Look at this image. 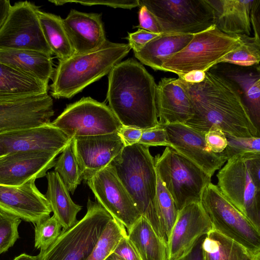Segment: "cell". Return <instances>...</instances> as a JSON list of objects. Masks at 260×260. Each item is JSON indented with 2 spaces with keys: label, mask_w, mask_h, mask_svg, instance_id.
<instances>
[{
  "label": "cell",
  "mask_w": 260,
  "mask_h": 260,
  "mask_svg": "<svg viewBox=\"0 0 260 260\" xmlns=\"http://www.w3.org/2000/svg\"><path fill=\"white\" fill-rule=\"evenodd\" d=\"M202 250L204 260H249L255 257L241 245L213 229L206 235Z\"/></svg>",
  "instance_id": "31"
},
{
  "label": "cell",
  "mask_w": 260,
  "mask_h": 260,
  "mask_svg": "<svg viewBox=\"0 0 260 260\" xmlns=\"http://www.w3.org/2000/svg\"><path fill=\"white\" fill-rule=\"evenodd\" d=\"M48 86L0 62V102L47 93Z\"/></svg>",
  "instance_id": "28"
},
{
  "label": "cell",
  "mask_w": 260,
  "mask_h": 260,
  "mask_svg": "<svg viewBox=\"0 0 260 260\" xmlns=\"http://www.w3.org/2000/svg\"><path fill=\"white\" fill-rule=\"evenodd\" d=\"M111 218L100 204L89 198L84 216L72 227L62 229L55 241L46 250L40 251L38 260H84Z\"/></svg>",
  "instance_id": "8"
},
{
  "label": "cell",
  "mask_w": 260,
  "mask_h": 260,
  "mask_svg": "<svg viewBox=\"0 0 260 260\" xmlns=\"http://www.w3.org/2000/svg\"><path fill=\"white\" fill-rule=\"evenodd\" d=\"M8 0H0V27L3 23L11 7Z\"/></svg>",
  "instance_id": "49"
},
{
  "label": "cell",
  "mask_w": 260,
  "mask_h": 260,
  "mask_svg": "<svg viewBox=\"0 0 260 260\" xmlns=\"http://www.w3.org/2000/svg\"><path fill=\"white\" fill-rule=\"evenodd\" d=\"M38 14L45 40L53 54L58 60L66 59L74 54V51L65 30L62 19L53 14L40 10Z\"/></svg>",
  "instance_id": "30"
},
{
  "label": "cell",
  "mask_w": 260,
  "mask_h": 260,
  "mask_svg": "<svg viewBox=\"0 0 260 260\" xmlns=\"http://www.w3.org/2000/svg\"><path fill=\"white\" fill-rule=\"evenodd\" d=\"M165 128L171 147L212 177L228 158L223 152H213L208 146L205 133L183 123L161 124Z\"/></svg>",
  "instance_id": "14"
},
{
  "label": "cell",
  "mask_w": 260,
  "mask_h": 260,
  "mask_svg": "<svg viewBox=\"0 0 260 260\" xmlns=\"http://www.w3.org/2000/svg\"><path fill=\"white\" fill-rule=\"evenodd\" d=\"M35 180L18 186L0 185V210L35 223L50 217V204Z\"/></svg>",
  "instance_id": "19"
},
{
  "label": "cell",
  "mask_w": 260,
  "mask_h": 260,
  "mask_svg": "<svg viewBox=\"0 0 260 260\" xmlns=\"http://www.w3.org/2000/svg\"><path fill=\"white\" fill-rule=\"evenodd\" d=\"M21 219L0 210V254L13 246L19 238L18 228Z\"/></svg>",
  "instance_id": "37"
},
{
  "label": "cell",
  "mask_w": 260,
  "mask_h": 260,
  "mask_svg": "<svg viewBox=\"0 0 260 260\" xmlns=\"http://www.w3.org/2000/svg\"><path fill=\"white\" fill-rule=\"evenodd\" d=\"M242 43L236 50L219 61L235 65L248 67L259 64L260 40L246 35H238Z\"/></svg>",
  "instance_id": "35"
},
{
  "label": "cell",
  "mask_w": 260,
  "mask_h": 260,
  "mask_svg": "<svg viewBox=\"0 0 260 260\" xmlns=\"http://www.w3.org/2000/svg\"><path fill=\"white\" fill-rule=\"evenodd\" d=\"M178 212L173 199L157 175L155 220L153 229L166 246Z\"/></svg>",
  "instance_id": "32"
},
{
  "label": "cell",
  "mask_w": 260,
  "mask_h": 260,
  "mask_svg": "<svg viewBox=\"0 0 260 260\" xmlns=\"http://www.w3.org/2000/svg\"><path fill=\"white\" fill-rule=\"evenodd\" d=\"M127 233L141 260H167V246L145 216H141Z\"/></svg>",
  "instance_id": "29"
},
{
  "label": "cell",
  "mask_w": 260,
  "mask_h": 260,
  "mask_svg": "<svg viewBox=\"0 0 260 260\" xmlns=\"http://www.w3.org/2000/svg\"><path fill=\"white\" fill-rule=\"evenodd\" d=\"M205 139L209 148L216 153L222 152L228 144L225 134L216 125H212L205 133Z\"/></svg>",
  "instance_id": "41"
},
{
  "label": "cell",
  "mask_w": 260,
  "mask_h": 260,
  "mask_svg": "<svg viewBox=\"0 0 260 260\" xmlns=\"http://www.w3.org/2000/svg\"><path fill=\"white\" fill-rule=\"evenodd\" d=\"M53 105L48 93L0 102V134L50 123Z\"/></svg>",
  "instance_id": "15"
},
{
  "label": "cell",
  "mask_w": 260,
  "mask_h": 260,
  "mask_svg": "<svg viewBox=\"0 0 260 260\" xmlns=\"http://www.w3.org/2000/svg\"><path fill=\"white\" fill-rule=\"evenodd\" d=\"M112 255L115 260H141L127 234L121 238Z\"/></svg>",
  "instance_id": "42"
},
{
  "label": "cell",
  "mask_w": 260,
  "mask_h": 260,
  "mask_svg": "<svg viewBox=\"0 0 260 260\" xmlns=\"http://www.w3.org/2000/svg\"><path fill=\"white\" fill-rule=\"evenodd\" d=\"M73 138L75 153L85 182L120 157L125 146L118 133Z\"/></svg>",
  "instance_id": "16"
},
{
  "label": "cell",
  "mask_w": 260,
  "mask_h": 260,
  "mask_svg": "<svg viewBox=\"0 0 260 260\" xmlns=\"http://www.w3.org/2000/svg\"><path fill=\"white\" fill-rule=\"evenodd\" d=\"M125 228L113 218L105 225L92 251L84 260H105L110 255L122 237Z\"/></svg>",
  "instance_id": "34"
},
{
  "label": "cell",
  "mask_w": 260,
  "mask_h": 260,
  "mask_svg": "<svg viewBox=\"0 0 260 260\" xmlns=\"http://www.w3.org/2000/svg\"><path fill=\"white\" fill-rule=\"evenodd\" d=\"M131 48L127 43L107 40L99 49L74 54L59 60L51 85V95L55 99H70L86 86L108 74L127 55Z\"/></svg>",
  "instance_id": "3"
},
{
  "label": "cell",
  "mask_w": 260,
  "mask_h": 260,
  "mask_svg": "<svg viewBox=\"0 0 260 260\" xmlns=\"http://www.w3.org/2000/svg\"><path fill=\"white\" fill-rule=\"evenodd\" d=\"M139 11V24L134 27L161 34L160 29L154 15L144 6H140Z\"/></svg>",
  "instance_id": "43"
},
{
  "label": "cell",
  "mask_w": 260,
  "mask_h": 260,
  "mask_svg": "<svg viewBox=\"0 0 260 260\" xmlns=\"http://www.w3.org/2000/svg\"><path fill=\"white\" fill-rule=\"evenodd\" d=\"M48 186L45 197L53 215L63 230L72 227L77 222V214L82 206L75 204L58 174L55 171L47 173Z\"/></svg>",
  "instance_id": "27"
},
{
  "label": "cell",
  "mask_w": 260,
  "mask_h": 260,
  "mask_svg": "<svg viewBox=\"0 0 260 260\" xmlns=\"http://www.w3.org/2000/svg\"><path fill=\"white\" fill-rule=\"evenodd\" d=\"M138 144L148 147L158 146L171 147L167 133L160 124L153 127L142 129V136Z\"/></svg>",
  "instance_id": "39"
},
{
  "label": "cell",
  "mask_w": 260,
  "mask_h": 260,
  "mask_svg": "<svg viewBox=\"0 0 260 260\" xmlns=\"http://www.w3.org/2000/svg\"><path fill=\"white\" fill-rule=\"evenodd\" d=\"M254 0H208L214 11L215 25L229 35L249 36L250 13Z\"/></svg>",
  "instance_id": "24"
},
{
  "label": "cell",
  "mask_w": 260,
  "mask_h": 260,
  "mask_svg": "<svg viewBox=\"0 0 260 260\" xmlns=\"http://www.w3.org/2000/svg\"><path fill=\"white\" fill-rule=\"evenodd\" d=\"M251 25L254 31V37L260 40V0H254L250 13Z\"/></svg>",
  "instance_id": "47"
},
{
  "label": "cell",
  "mask_w": 260,
  "mask_h": 260,
  "mask_svg": "<svg viewBox=\"0 0 260 260\" xmlns=\"http://www.w3.org/2000/svg\"><path fill=\"white\" fill-rule=\"evenodd\" d=\"M36 224L35 246L40 249V251H43L57 239L61 232L62 226L53 215Z\"/></svg>",
  "instance_id": "36"
},
{
  "label": "cell",
  "mask_w": 260,
  "mask_h": 260,
  "mask_svg": "<svg viewBox=\"0 0 260 260\" xmlns=\"http://www.w3.org/2000/svg\"><path fill=\"white\" fill-rule=\"evenodd\" d=\"M105 260H115V259L114 257L111 254L110 255H109Z\"/></svg>",
  "instance_id": "52"
},
{
  "label": "cell",
  "mask_w": 260,
  "mask_h": 260,
  "mask_svg": "<svg viewBox=\"0 0 260 260\" xmlns=\"http://www.w3.org/2000/svg\"><path fill=\"white\" fill-rule=\"evenodd\" d=\"M154 15L161 34H196L215 25L208 0H138Z\"/></svg>",
  "instance_id": "9"
},
{
  "label": "cell",
  "mask_w": 260,
  "mask_h": 260,
  "mask_svg": "<svg viewBox=\"0 0 260 260\" xmlns=\"http://www.w3.org/2000/svg\"><path fill=\"white\" fill-rule=\"evenodd\" d=\"M51 124L71 138L118 133L122 125L108 106L90 97L67 105Z\"/></svg>",
  "instance_id": "11"
},
{
  "label": "cell",
  "mask_w": 260,
  "mask_h": 260,
  "mask_svg": "<svg viewBox=\"0 0 260 260\" xmlns=\"http://www.w3.org/2000/svg\"><path fill=\"white\" fill-rule=\"evenodd\" d=\"M218 172L217 186L260 231V153H246L227 160Z\"/></svg>",
  "instance_id": "4"
},
{
  "label": "cell",
  "mask_w": 260,
  "mask_h": 260,
  "mask_svg": "<svg viewBox=\"0 0 260 260\" xmlns=\"http://www.w3.org/2000/svg\"><path fill=\"white\" fill-rule=\"evenodd\" d=\"M118 134L125 146L132 145L138 143L142 136V129L122 125Z\"/></svg>",
  "instance_id": "45"
},
{
  "label": "cell",
  "mask_w": 260,
  "mask_h": 260,
  "mask_svg": "<svg viewBox=\"0 0 260 260\" xmlns=\"http://www.w3.org/2000/svg\"><path fill=\"white\" fill-rule=\"evenodd\" d=\"M58 154L44 151L9 152L0 158V185L18 186L46 176Z\"/></svg>",
  "instance_id": "18"
},
{
  "label": "cell",
  "mask_w": 260,
  "mask_h": 260,
  "mask_svg": "<svg viewBox=\"0 0 260 260\" xmlns=\"http://www.w3.org/2000/svg\"><path fill=\"white\" fill-rule=\"evenodd\" d=\"M14 260H38L37 256H31L23 253L14 259Z\"/></svg>",
  "instance_id": "50"
},
{
  "label": "cell",
  "mask_w": 260,
  "mask_h": 260,
  "mask_svg": "<svg viewBox=\"0 0 260 260\" xmlns=\"http://www.w3.org/2000/svg\"><path fill=\"white\" fill-rule=\"evenodd\" d=\"M56 5H62L68 3H75L85 6L103 5L114 8L131 9L139 6L138 0H90V1H49Z\"/></svg>",
  "instance_id": "40"
},
{
  "label": "cell",
  "mask_w": 260,
  "mask_h": 260,
  "mask_svg": "<svg viewBox=\"0 0 260 260\" xmlns=\"http://www.w3.org/2000/svg\"><path fill=\"white\" fill-rule=\"evenodd\" d=\"M209 70L221 75L233 83L240 95L253 124L259 131V64L244 67L219 62Z\"/></svg>",
  "instance_id": "21"
},
{
  "label": "cell",
  "mask_w": 260,
  "mask_h": 260,
  "mask_svg": "<svg viewBox=\"0 0 260 260\" xmlns=\"http://www.w3.org/2000/svg\"><path fill=\"white\" fill-rule=\"evenodd\" d=\"M178 78L188 83H198L204 80L205 72L201 71H193L179 76Z\"/></svg>",
  "instance_id": "48"
},
{
  "label": "cell",
  "mask_w": 260,
  "mask_h": 260,
  "mask_svg": "<svg viewBox=\"0 0 260 260\" xmlns=\"http://www.w3.org/2000/svg\"><path fill=\"white\" fill-rule=\"evenodd\" d=\"M111 165L140 215L154 228L157 173L149 147L138 143L125 146Z\"/></svg>",
  "instance_id": "5"
},
{
  "label": "cell",
  "mask_w": 260,
  "mask_h": 260,
  "mask_svg": "<svg viewBox=\"0 0 260 260\" xmlns=\"http://www.w3.org/2000/svg\"><path fill=\"white\" fill-rule=\"evenodd\" d=\"M8 153L7 150L4 144L0 141V158Z\"/></svg>",
  "instance_id": "51"
},
{
  "label": "cell",
  "mask_w": 260,
  "mask_h": 260,
  "mask_svg": "<svg viewBox=\"0 0 260 260\" xmlns=\"http://www.w3.org/2000/svg\"><path fill=\"white\" fill-rule=\"evenodd\" d=\"M0 62L48 86L55 69L51 56L31 50H0Z\"/></svg>",
  "instance_id": "25"
},
{
  "label": "cell",
  "mask_w": 260,
  "mask_h": 260,
  "mask_svg": "<svg viewBox=\"0 0 260 260\" xmlns=\"http://www.w3.org/2000/svg\"><path fill=\"white\" fill-rule=\"evenodd\" d=\"M71 138L50 123L0 134L8 153L16 151H44L61 153Z\"/></svg>",
  "instance_id": "20"
},
{
  "label": "cell",
  "mask_w": 260,
  "mask_h": 260,
  "mask_svg": "<svg viewBox=\"0 0 260 260\" xmlns=\"http://www.w3.org/2000/svg\"><path fill=\"white\" fill-rule=\"evenodd\" d=\"M155 105L160 124H185L194 115L190 99L176 78H161L156 85Z\"/></svg>",
  "instance_id": "23"
},
{
  "label": "cell",
  "mask_w": 260,
  "mask_h": 260,
  "mask_svg": "<svg viewBox=\"0 0 260 260\" xmlns=\"http://www.w3.org/2000/svg\"><path fill=\"white\" fill-rule=\"evenodd\" d=\"M213 230L201 202H191L178 211L167 246V260H175L185 253L202 236Z\"/></svg>",
  "instance_id": "17"
},
{
  "label": "cell",
  "mask_w": 260,
  "mask_h": 260,
  "mask_svg": "<svg viewBox=\"0 0 260 260\" xmlns=\"http://www.w3.org/2000/svg\"><path fill=\"white\" fill-rule=\"evenodd\" d=\"M53 167L54 171L58 174L69 192L74 194L83 179L74 151L73 138L55 160Z\"/></svg>",
  "instance_id": "33"
},
{
  "label": "cell",
  "mask_w": 260,
  "mask_h": 260,
  "mask_svg": "<svg viewBox=\"0 0 260 260\" xmlns=\"http://www.w3.org/2000/svg\"><path fill=\"white\" fill-rule=\"evenodd\" d=\"M185 90L194 112L185 124L203 133L212 125L225 134L236 137H259L260 131L253 124L237 89L230 80L208 70L198 83L176 78Z\"/></svg>",
  "instance_id": "1"
},
{
  "label": "cell",
  "mask_w": 260,
  "mask_h": 260,
  "mask_svg": "<svg viewBox=\"0 0 260 260\" xmlns=\"http://www.w3.org/2000/svg\"><path fill=\"white\" fill-rule=\"evenodd\" d=\"M193 37V34H160L134 51V55L142 63L162 71L165 61L183 49Z\"/></svg>",
  "instance_id": "26"
},
{
  "label": "cell",
  "mask_w": 260,
  "mask_h": 260,
  "mask_svg": "<svg viewBox=\"0 0 260 260\" xmlns=\"http://www.w3.org/2000/svg\"><path fill=\"white\" fill-rule=\"evenodd\" d=\"M206 235L200 237L185 253L175 260H204L202 243Z\"/></svg>",
  "instance_id": "46"
},
{
  "label": "cell",
  "mask_w": 260,
  "mask_h": 260,
  "mask_svg": "<svg viewBox=\"0 0 260 260\" xmlns=\"http://www.w3.org/2000/svg\"><path fill=\"white\" fill-rule=\"evenodd\" d=\"M160 35L139 28L134 32L128 33V36L125 39L128 40V44L131 49L135 51Z\"/></svg>",
  "instance_id": "44"
},
{
  "label": "cell",
  "mask_w": 260,
  "mask_h": 260,
  "mask_svg": "<svg viewBox=\"0 0 260 260\" xmlns=\"http://www.w3.org/2000/svg\"><path fill=\"white\" fill-rule=\"evenodd\" d=\"M85 182L92 190L97 202L126 231L141 216L128 192L110 164Z\"/></svg>",
  "instance_id": "13"
},
{
  "label": "cell",
  "mask_w": 260,
  "mask_h": 260,
  "mask_svg": "<svg viewBox=\"0 0 260 260\" xmlns=\"http://www.w3.org/2000/svg\"><path fill=\"white\" fill-rule=\"evenodd\" d=\"M201 204L213 229L243 247L252 257L260 256V231L219 190L210 183L204 190Z\"/></svg>",
  "instance_id": "10"
},
{
  "label": "cell",
  "mask_w": 260,
  "mask_h": 260,
  "mask_svg": "<svg viewBox=\"0 0 260 260\" xmlns=\"http://www.w3.org/2000/svg\"><path fill=\"white\" fill-rule=\"evenodd\" d=\"M74 54L89 53L101 48L107 41L102 14L87 13L72 9L62 19Z\"/></svg>",
  "instance_id": "22"
},
{
  "label": "cell",
  "mask_w": 260,
  "mask_h": 260,
  "mask_svg": "<svg viewBox=\"0 0 260 260\" xmlns=\"http://www.w3.org/2000/svg\"><path fill=\"white\" fill-rule=\"evenodd\" d=\"M39 10L28 1L11 6L0 27V50H31L53 54L41 27Z\"/></svg>",
  "instance_id": "12"
},
{
  "label": "cell",
  "mask_w": 260,
  "mask_h": 260,
  "mask_svg": "<svg viewBox=\"0 0 260 260\" xmlns=\"http://www.w3.org/2000/svg\"><path fill=\"white\" fill-rule=\"evenodd\" d=\"M156 84L134 58L116 64L108 74L109 107L123 126L141 129L159 123L155 105Z\"/></svg>",
  "instance_id": "2"
},
{
  "label": "cell",
  "mask_w": 260,
  "mask_h": 260,
  "mask_svg": "<svg viewBox=\"0 0 260 260\" xmlns=\"http://www.w3.org/2000/svg\"><path fill=\"white\" fill-rule=\"evenodd\" d=\"M228 144L223 151L228 160L232 157L246 153H260V138L236 137L225 134Z\"/></svg>",
  "instance_id": "38"
},
{
  "label": "cell",
  "mask_w": 260,
  "mask_h": 260,
  "mask_svg": "<svg viewBox=\"0 0 260 260\" xmlns=\"http://www.w3.org/2000/svg\"><path fill=\"white\" fill-rule=\"evenodd\" d=\"M157 175L179 211L191 202H201L211 177L191 161L166 147L154 158Z\"/></svg>",
  "instance_id": "7"
},
{
  "label": "cell",
  "mask_w": 260,
  "mask_h": 260,
  "mask_svg": "<svg viewBox=\"0 0 260 260\" xmlns=\"http://www.w3.org/2000/svg\"><path fill=\"white\" fill-rule=\"evenodd\" d=\"M242 43L238 35L226 34L213 25L194 34L183 49L165 61L162 71L178 77L193 71L205 72Z\"/></svg>",
  "instance_id": "6"
}]
</instances>
